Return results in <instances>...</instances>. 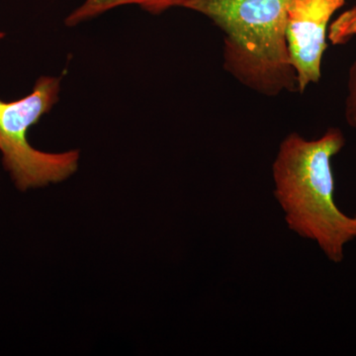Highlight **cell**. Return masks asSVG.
<instances>
[{
	"mask_svg": "<svg viewBox=\"0 0 356 356\" xmlns=\"http://www.w3.org/2000/svg\"><path fill=\"white\" fill-rule=\"evenodd\" d=\"M344 145L339 128L313 140L292 132L280 143L273 165L274 197L288 228L315 243L334 264L343 261L346 245L356 238V216L339 209L334 199L332 161Z\"/></svg>",
	"mask_w": 356,
	"mask_h": 356,
	"instance_id": "cell-1",
	"label": "cell"
},
{
	"mask_svg": "<svg viewBox=\"0 0 356 356\" xmlns=\"http://www.w3.org/2000/svg\"><path fill=\"white\" fill-rule=\"evenodd\" d=\"M292 0H186L222 32V67L238 83L266 97L298 91L286 39Z\"/></svg>",
	"mask_w": 356,
	"mask_h": 356,
	"instance_id": "cell-2",
	"label": "cell"
},
{
	"mask_svg": "<svg viewBox=\"0 0 356 356\" xmlns=\"http://www.w3.org/2000/svg\"><path fill=\"white\" fill-rule=\"evenodd\" d=\"M62 79L42 76L31 92L13 102L0 98V154L3 170L17 191L27 192L60 184L79 170L81 152L49 153L36 149L28 132L60 100Z\"/></svg>",
	"mask_w": 356,
	"mask_h": 356,
	"instance_id": "cell-3",
	"label": "cell"
},
{
	"mask_svg": "<svg viewBox=\"0 0 356 356\" xmlns=\"http://www.w3.org/2000/svg\"><path fill=\"white\" fill-rule=\"evenodd\" d=\"M344 3L346 0H292L290 3L286 39L298 92L320 81L330 22Z\"/></svg>",
	"mask_w": 356,
	"mask_h": 356,
	"instance_id": "cell-4",
	"label": "cell"
},
{
	"mask_svg": "<svg viewBox=\"0 0 356 356\" xmlns=\"http://www.w3.org/2000/svg\"><path fill=\"white\" fill-rule=\"evenodd\" d=\"M186 0H86L65 18L67 27L81 24L118 7L137 6L147 13L159 15L175 8L184 7Z\"/></svg>",
	"mask_w": 356,
	"mask_h": 356,
	"instance_id": "cell-5",
	"label": "cell"
},
{
	"mask_svg": "<svg viewBox=\"0 0 356 356\" xmlns=\"http://www.w3.org/2000/svg\"><path fill=\"white\" fill-rule=\"evenodd\" d=\"M356 36V6L344 11L330 25L327 38L332 44H343Z\"/></svg>",
	"mask_w": 356,
	"mask_h": 356,
	"instance_id": "cell-6",
	"label": "cell"
},
{
	"mask_svg": "<svg viewBox=\"0 0 356 356\" xmlns=\"http://www.w3.org/2000/svg\"><path fill=\"white\" fill-rule=\"evenodd\" d=\"M344 114L348 125L356 130V60L348 70V95L346 98Z\"/></svg>",
	"mask_w": 356,
	"mask_h": 356,
	"instance_id": "cell-7",
	"label": "cell"
},
{
	"mask_svg": "<svg viewBox=\"0 0 356 356\" xmlns=\"http://www.w3.org/2000/svg\"><path fill=\"white\" fill-rule=\"evenodd\" d=\"M6 34L4 32L0 31V41H1L2 39L6 38Z\"/></svg>",
	"mask_w": 356,
	"mask_h": 356,
	"instance_id": "cell-8",
	"label": "cell"
}]
</instances>
